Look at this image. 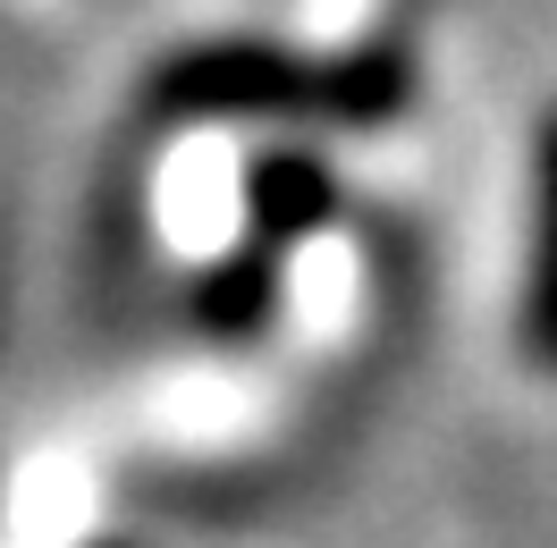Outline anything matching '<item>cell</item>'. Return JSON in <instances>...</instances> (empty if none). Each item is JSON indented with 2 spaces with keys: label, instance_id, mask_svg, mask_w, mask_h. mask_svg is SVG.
I'll list each match as a JSON object with an SVG mask.
<instances>
[{
  "label": "cell",
  "instance_id": "obj_2",
  "mask_svg": "<svg viewBox=\"0 0 557 548\" xmlns=\"http://www.w3.org/2000/svg\"><path fill=\"white\" fill-rule=\"evenodd\" d=\"M330 211H338V186H330V170H321L313 152H262L245 170V220H253L262 245L313 237Z\"/></svg>",
  "mask_w": 557,
  "mask_h": 548
},
{
  "label": "cell",
  "instance_id": "obj_4",
  "mask_svg": "<svg viewBox=\"0 0 557 548\" xmlns=\"http://www.w3.org/2000/svg\"><path fill=\"white\" fill-rule=\"evenodd\" d=\"M262 304H271V262H262V253H237V262L211 271L203 296H195L203 329H220V338H245V329L262 321Z\"/></svg>",
  "mask_w": 557,
  "mask_h": 548
},
{
  "label": "cell",
  "instance_id": "obj_3",
  "mask_svg": "<svg viewBox=\"0 0 557 548\" xmlns=\"http://www.w3.org/2000/svg\"><path fill=\"white\" fill-rule=\"evenodd\" d=\"M523 354L557 372V110L532 144V271H523Z\"/></svg>",
  "mask_w": 557,
  "mask_h": 548
},
{
  "label": "cell",
  "instance_id": "obj_1",
  "mask_svg": "<svg viewBox=\"0 0 557 548\" xmlns=\"http://www.w3.org/2000/svg\"><path fill=\"white\" fill-rule=\"evenodd\" d=\"M414 102L406 51H287V42H195L161 60L152 110L228 127V119H278V127H381Z\"/></svg>",
  "mask_w": 557,
  "mask_h": 548
}]
</instances>
